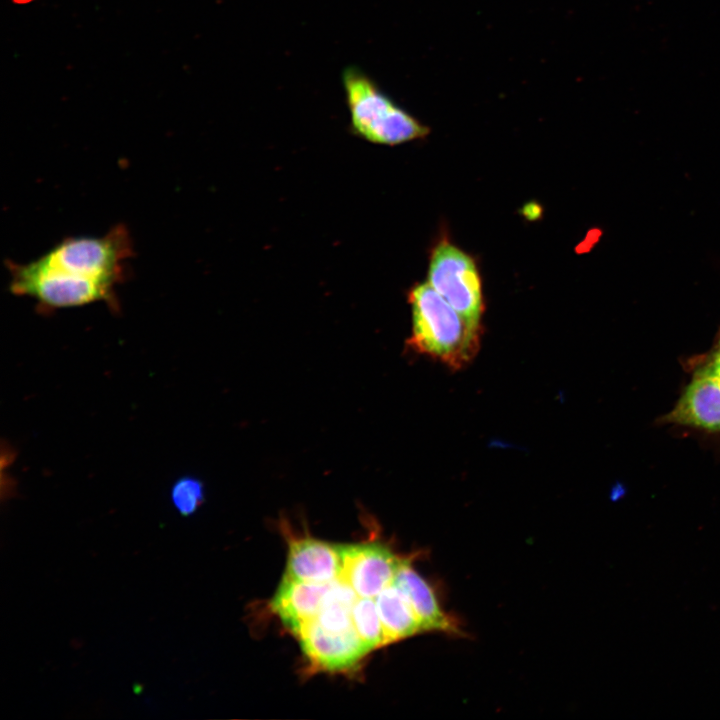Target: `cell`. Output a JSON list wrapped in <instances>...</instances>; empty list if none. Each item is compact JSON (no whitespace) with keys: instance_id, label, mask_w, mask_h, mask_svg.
Wrapping results in <instances>:
<instances>
[{"instance_id":"6da1fadb","label":"cell","mask_w":720,"mask_h":720,"mask_svg":"<svg viewBox=\"0 0 720 720\" xmlns=\"http://www.w3.org/2000/svg\"><path fill=\"white\" fill-rule=\"evenodd\" d=\"M412 335L409 346L452 369L466 366L480 346V323L456 311L428 282L409 293Z\"/></svg>"},{"instance_id":"30bf717a","label":"cell","mask_w":720,"mask_h":720,"mask_svg":"<svg viewBox=\"0 0 720 720\" xmlns=\"http://www.w3.org/2000/svg\"><path fill=\"white\" fill-rule=\"evenodd\" d=\"M328 584L305 583L283 576L271 606L295 635L319 612Z\"/></svg>"},{"instance_id":"2e32d148","label":"cell","mask_w":720,"mask_h":720,"mask_svg":"<svg viewBox=\"0 0 720 720\" xmlns=\"http://www.w3.org/2000/svg\"><path fill=\"white\" fill-rule=\"evenodd\" d=\"M32 1H33V0H12V2L15 3V4H17V5H26V4H28V3L32 2Z\"/></svg>"},{"instance_id":"5b68a950","label":"cell","mask_w":720,"mask_h":720,"mask_svg":"<svg viewBox=\"0 0 720 720\" xmlns=\"http://www.w3.org/2000/svg\"><path fill=\"white\" fill-rule=\"evenodd\" d=\"M340 549V578L362 598H375L391 585L404 560L380 543L340 545Z\"/></svg>"},{"instance_id":"3957f363","label":"cell","mask_w":720,"mask_h":720,"mask_svg":"<svg viewBox=\"0 0 720 720\" xmlns=\"http://www.w3.org/2000/svg\"><path fill=\"white\" fill-rule=\"evenodd\" d=\"M344 86L354 130L377 144L395 145L424 137L428 129L406 113L364 74L344 72Z\"/></svg>"},{"instance_id":"9c48e42d","label":"cell","mask_w":720,"mask_h":720,"mask_svg":"<svg viewBox=\"0 0 720 720\" xmlns=\"http://www.w3.org/2000/svg\"><path fill=\"white\" fill-rule=\"evenodd\" d=\"M407 597L417 615L423 632L437 631L461 634L456 619L440 606L430 584L414 570L410 560L404 559L393 582Z\"/></svg>"},{"instance_id":"8fae6325","label":"cell","mask_w":720,"mask_h":720,"mask_svg":"<svg viewBox=\"0 0 720 720\" xmlns=\"http://www.w3.org/2000/svg\"><path fill=\"white\" fill-rule=\"evenodd\" d=\"M374 600L387 644L423 632L407 597L394 583L383 589Z\"/></svg>"},{"instance_id":"8992f818","label":"cell","mask_w":720,"mask_h":720,"mask_svg":"<svg viewBox=\"0 0 720 720\" xmlns=\"http://www.w3.org/2000/svg\"><path fill=\"white\" fill-rule=\"evenodd\" d=\"M295 636L310 663L323 671L349 670L369 653L355 629L327 630L315 619L305 624Z\"/></svg>"},{"instance_id":"52a82bcc","label":"cell","mask_w":720,"mask_h":720,"mask_svg":"<svg viewBox=\"0 0 720 720\" xmlns=\"http://www.w3.org/2000/svg\"><path fill=\"white\" fill-rule=\"evenodd\" d=\"M658 421L720 433V377L693 371L678 401Z\"/></svg>"},{"instance_id":"5bb4252c","label":"cell","mask_w":720,"mask_h":720,"mask_svg":"<svg viewBox=\"0 0 720 720\" xmlns=\"http://www.w3.org/2000/svg\"><path fill=\"white\" fill-rule=\"evenodd\" d=\"M170 499L180 515H192L204 502V485L200 479L194 476H182L176 479L171 486Z\"/></svg>"},{"instance_id":"9a60e30c","label":"cell","mask_w":720,"mask_h":720,"mask_svg":"<svg viewBox=\"0 0 720 720\" xmlns=\"http://www.w3.org/2000/svg\"><path fill=\"white\" fill-rule=\"evenodd\" d=\"M693 371L720 377V335L713 350L706 355L690 361Z\"/></svg>"},{"instance_id":"7c38bea8","label":"cell","mask_w":720,"mask_h":720,"mask_svg":"<svg viewBox=\"0 0 720 720\" xmlns=\"http://www.w3.org/2000/svg\"><path fill=\"white\" fill-rule=\"evenodd\" d=\"M358 595L340 577L331 583L323 597L315 621L327 630L349 631L355 629L352 608Z\"/></svg>"},{"instance_id":"7a4b0ae2","label":"cell","mask_w":720,"mask_h":720,"mask_svg":"<svg viewBox=\"0 0 720 720\" xmlns=\"http://www.w3.org/2000/svg\"><path fill=\"white\" fill-rule=\"evenodd\" d=\"M132 248L127 228L119 224L104 236L65 238L38 260L70 279L115 289L125 278V264Z\"/></svg>"},{"instance_id":"277c9868","label":"cell","mask_w":720,"mask_h":720,"mask_svg":"<svg viewBox=\"0 0 720 720\" xmlns=\"http://www.w3.org/2000/svg\"><path fill=\"white\" fill-rule=\"evenodd\" d=\"M428 283L461 315L480 323L481 280L473 259L447 241L433 250Z\"/></svg>"},{"instance_id":"ba28073f","label":"cell","mask_w":720,"mask_h":720,"mask_svg":"<svg viewBox=\"0 0 720 720\" xmlns=\"http://www.w3.org/2000/svg\"><path fill=\"white\" fill-rule=\"evenodd\" d=\"M342 571L340 545L311 537L289 541L284 576L305 583L328 584L338 579Z\"/></svg>"},{"instance_id":"4fadbf2b","label":"cell","mask_w":720,"mask_h":720,"mask_svg":"<svg viewBox=\"0 0 720 720\" xmlns=\"http://www.w3.org/2000/svg\"><path fill=\"white\" fill-rule=\"evenodd\" d=\"M352 622L369 652L387 644L374 598L358 597L352 608Z\"/></svg>"}]
</instances>
